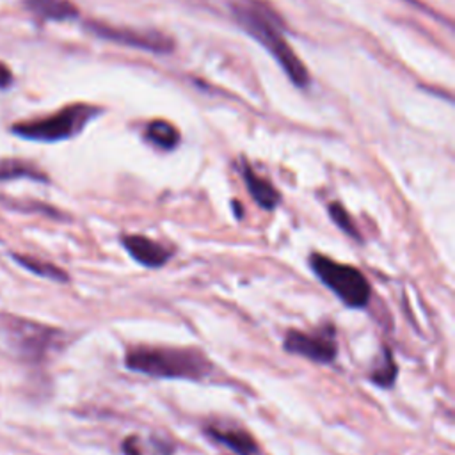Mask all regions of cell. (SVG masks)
<instances>
[{
	"label": "cell",
	"instance_id": "obj_1",
	"mask_svg": "<svg viewBox=\"0 0 455 455\" xmlns=\"http://www.w3.org/2000/svg\"><path fill=\"white\" fill-rule=\"evenodd\" d=\"M231 11L238 25L277 60L297 87H306L309 84L306 66L288 46L286 39L283 37L281 21L268 5L258 0H236L231 4Z\"/></svg>",
	"mask_w": 455,
	"mask_h": 455
},
{
	"label": "cell",
	"instance_id": "obj_2",
	"mask_svg": "<svg viewBox=\"0 0 455 455\" xmlns=\"http://www.w3.org/2000/svg\"><path fill=\"white\" fill-rule=\"evenodd\" d=\"M124 366L135 373L156 379H206L213 366L197 348L183 347H133L124 354Z\"/></svg>",
	"mask_w": 455,
	"mask_h": 455
},
{
	"label": "cell",
	"instance_id": "obj_3",
	"mask_svg": "<svg viewBox=\"0 0 455 455\" xmlns=\"http://www.w3.org/2000/svg\"><path fill=\"white\" fill-rule=\"evenodd\" d=\"M98 114V107L87 103H73L52 116L14 123L11 126V132L21 139L34 142L68 140L78 135Z\"/></svg>",
	"mask_w": 455,
	"mask_h": 455
},
{
	"label": "cell",
	"instance_id": "obj_4",
	"mask_svg": "<svg viewBox=\"0 0 455 455\" xmlns=\"http://www.w3.org/2000/svg\"><path fill=\"white\" fill-rule=\"evenodd\" d=\"M309 267L320 283L327 286L347 307L364 309L368 306L371 286L359 268L338 263L318 252L309 254Z\"/></svg>",
	"mask_w": 455,
	"mask_h": 455
},
{
	"label": "cell",
	"instance_id": "obj_5",
	"mask_svg": "<svg viewBox=\"0 0 455 455\" xmlns=\"http://www.w3.org/2000/svg\"><path fill=\"white\" fill-rule=\"evenodd\" d=\"M2 332L9 347L25 361L41 363L52 350L60 347L62 332L25 318L4 316Z\"/></svg>",
	"mask_w": 455,
	"mask_h": 455
},
{
	"label": "cell",
	"instance_id": "obj_6",
	"mask_svg": "<svg viewBox=\"0 0 455 455\" xmlns=\"http://www.w3.org/2000/svg\"><path fill=\"white\" fill-rule=\"evenodd\" d=\"M283 348L290 354L302 355L320 364H329L338 357V343L332 325H325L322 331L313 334L302 331H288L283 339Z\"/></svg>",
	"mask_w": 455,
	"mask_h": 455
},
{
	"label": "cell",
	"instance_id": "obj_7",
	"mask_svg": "<svg viewBox=\"0 0 455 455\" xmlns=\"http://www.w3.org/2000/svg\"><path fill=\"white\" fill-rule=\"evenodd\" d=\"M87 27L91 32H94L96 36H100L103 39H108V41L119 43V44H126V46H133L139 50H146V52H153V53H169L172 50V39L158 30H135V28H126V27H107L103 23H89Z\"/></svg>",
	"mask_w": 455,
	"mask_h": 455
},
{
	"label": "cell",
	"instance_id": "obj_8",
	"mask_svg": "<svg viewBox=\"0 0 455 455\" xmlns=\"http://www.w3.org/2000/svg\"><path fill=\"white\" fill-rule=\"evenodd\" d=\"M121 243L137 263L148 268H160L172 256V251L144 235H123Z\"/></svg>",
	"mask_w": 455,
	"mask_h": 455
},
{
	"label": "cell",
	"instance_id": "obj_9",
	"mask_svg": "<svg viewBox=\"0 0 455 455\" xmlns=\"http://www.w3.org/2000/svg\"><path fill=\"white\" fill-rule=\"evenodd\" d=\"M23 5L44 21H68L78 16V9L71 0H23Z\"/></svg>",
	"mask_w": 455,
	"mask_h": 455
},
{
	"label": "cell",
	"instance_id": "obj_10",
	"mask_svg": "<svg viewBox=\"0 0 455 455\" xmlns=\"http://www.w3.org/2000/svg\"><path fill=\"white\" fill-rule=\"evenodd\" d=\"M206 435L219 444L228 446L236 455H259V446L254 437L243 430H220L217 427H210L204 430Z\"/></svg>",
	"mask_w": 455,
	"mask_h": 455
},
{
	"label": "cell",
	"instance_id": "obj_11",
	"mask_svg": "<svg viewBox=\"0 0 455 455\" xmlns=\"http://www.w3.org/2000/svg\"><path fill=\"white\" fill-rule=\"evenodd\" d=\"M242 176H243V181L247 185L249 194L252 196V199L258 203L259 208L274 210L279 204L281 196L270 181L259 178L249 165L242 167Z\"/></svg>",
	"mask_w": 455,
	"mask_h": 455
},
{
	"label": "cell",
	"instance_id": "obj_12",
	"mask_svg": "<svg viewBox=\"0 0 455 455\" xmlns=\"http://www.w3.org/2000/svg\"><path fill=\"white\" fill-rule=\"evenodd\" d=\"M16 178H28L36 181H46L44 172H41L36 165L18 158H5L0 162V181L16 180Z\"/></svg>",
	"mask_w": 455,
	"mask_h": 455
},
{
	"label": "cell",
	"instance_id": "obj_13",
	"mask_svg": "<svg viewBox=\"0 0 455 455\" xmlns=\"http://www.w3.org/2000/svg\"><path fill=\"white\" fill-rule=\"evenodd\" d=\"M396 375H398V366H396L391 352L387 350V347H382L380 359L370 371L368 379L379 387H391L396 380Z\"/></svg>",
	"mask_w": 455,
	"mask_h": 455
},
{
	"label": "cell",
	"instance_id": "obj_14",
	"mask_svg": "<svg viewBox=\"0 0 455 455\" xmlns=\"http://www.w3.org/2000/svg\"><path fill=\"white\" fill-rule=\"evenodd\" d=\"M146 137L162 149H172L180 142V132L167 121H153L148 124Z\"/></svg>",
	"mask_w": 455,
	"mask_h": 455
},
{
	"label": "cell",
	"instance_id": "obj_15",
	"mask_svg": "<svg viewBox=\"0 0 455 455\" xmlns=\"http://www.w3.org/2000/svg\"><path fill=\"white\" fill-rule=\"evenodd\" d=\"M16 261L20 265H23L27 270L41 275V277H48V279H53V281H68V275L66 272H62L59 267L52 265V263H46V261H41V259H34V258H28V256H14Z\"/></svg>",
	"mask_w": 455,
	"mask_h": 455
},
{
	"label": "cell",
	"instance_id": "obj_16",
	"mask_svg": "<svg viewBox=\"0 0 455 455\" xmlns=\"http://www.w3.org/2000/svg\"><path fill=\"white\" fill-rule=\"evenodd\" d=\"M327 212H329L332 222H334L343 233H347L350 238H354V240H357V242H363V238H361L357 228L354 226L352 217L348 215V212L345 210L343 204H339V203H331V204L327 206Z\"/></svg>",
	"mask_w": 455,
	"mask_h": 455
},
{
	"label": "cell",
	"instance_id": "obj_17",
	"mask_svg": "<svg viewBox=\"0 0 455 455\" xmlns=\"http://www.w3.org/2000/svg\"><path fill=\"white\" fill-rule=\"evenodd\" d=\"M14 76H12V71L9 69V66H5L4 62H0V89H7L11 87Z\"/></svg>",
	"mask_w": 455,
	"mask_h": 455
},
{
	"label": "cell",
	"instance_id": "obj_18",
	"mask_svg": "<svg viewBox=\"0 0 455 455\" xmlns=\"http://www.w3.org/2000/svg\"><path fill=\"white\" fill-rule=\"evenodd\" d=\"M139 439L137 437H126L123 441V453L124 455H140V450H139Z\"/></svg>",
	"mask_w": 455,
	"mask_h": 455
}]
</instances>
